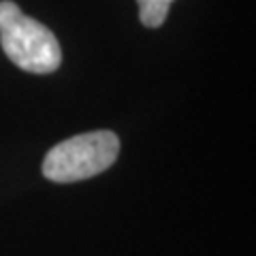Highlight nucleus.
Listing matches in <instances>:
<instances>
[{
	"label": "nucleus",
	"instance_id": "f257e3e1",
	"mask_svg": "<svg viewBox=\"0 0 256 256\" xmlns=\"http://www.w3.org/2000/svg\"><path fill=\"white\" fill-rule=\"evenodd\" d=\"M0 45L15 66L34 75H50L62 64L56 34L24 13L13 0H0Z\"/></svg>",
	"mask_w": 256,
	"mask_h": 256
},
{
	"label": "nucleus",
	"instance_id": "f03ea898",
	"mask_svg": "<svg viewBox=\"0 0 256 256\" xmlns=\"http://www.w3.org/2000/svg\"><path fill=\"white\" fill-rule=\"evenodd\" d=\"M120 139L111 130L75 134L54 146L43 160V175L56 184L90 180L118 160Z\"/></svg>",
	"mask_w": 256,
	"mask_h": 256
},
{
	"label": "nucleus",
	"instance_id": "7ed1b4c3",
	"mask_svg": "<svg viewBox=\"0 0 256 256\" xmlns=\"http://www.w3.org/2000/svg\"><path fill=\"white\" fill-rule=\"evenodd\" d=\"M173 0H137L139 20L146 28H160L166 22Z\"/></svg>",
	"mask_w": 256,
	"mask_h": 256
}]
</instances>
